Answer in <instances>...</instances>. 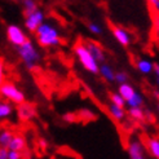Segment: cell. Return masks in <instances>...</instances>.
Wrapping results in <instances>:
<instances>
[{"mask_svg":"<svg viewBox=\"0 0 159 159\" xmlns=\"http://www.w3.org/2000/svg\"><path fill=\"white\" fill-rule=\"evenodd\" d=\"M145 145H146L148 152L154 158L159 159V140L155 137H149V139H146Z\"/></svg>","mask_w":159,"mask_h":159,"instance_id":"16","label":"cell"},{"mask_svg":"<svg viewBox=\"0 0 159 159\" xmlns=\"http://www.w3.org/2000/svg\"><path fill=\"white\" fill-rule=\"evenodd\" d=\"M7 39L8 42H9L13 47H16V48H18V47H21L23 43H25L27 40V35L26 33L23 31L22 27H20L18 25H9L7 27Z\"/></svg>","mask_w":159,"mask_h":159,"instance_id":"5","label":"cell"},{"mask_svg":"<svg viewBox=\"0 0 159 159\" xmlns=\"http://www.w3.org/2000/svg\"><path fill=\"white\" fill-rule=\"evenodd\" d=\"M84 45H85L87 51L91 53V56L96 60V62L98 63V65L105 62L106 56H105V52H104V49H102V47L100 44H97L96 42H92V40H85Z\"/></svg>","mask_w":159,"mask_h":159,"instance_id":"8","label":"cell"},{"mask_svg":"<svg viewBox=\"0 0 159 159\" xmlns=\"http://www.w3.org/2000/svg\"><path fill=\"white\" fill-rule=\"evenodd\" d=\"M80 118H83V119H94L96 116H94V114L92 113L91 110L85 109V110H82L80 111Z\"/></svg>","mask_w":159,"mask_h":159,"instance_id":"26","label":"cell"},{"mask_svg":"<svg viewBox=\"0 0 159 159\" xmlns=\"http://www.w3.org/2000/svg\"><path fill=\"white\" fill-rule=\"evenodd\" d=\"M113 35L115 38V40L122 47H128L131 44V42H132L131 34L127 30L122 29V27H113Z\"/></svg>","mask_w":159,"mask_h":159,"instance_id":"10","label":"cell"},{"mask_svg":"<svg viewBox=\"0 0 159 159\" xmlns=\"http://www.w3.org/2000/svg\"><path fill=\"white\" fill-rule=\"evenodd\" d=\"M129 159H146L145 157V146L139 139H132L127 146Z\"/></svg>","mask_w":159,"mask_h":159,"instance_id":"7","label":"cell"},{"mask_svg":"<svg viewBox=\"0 0 159 159\" xmlns=\"http://www.w3.org/2000/svg\"><path fill=\"white\" fill-rule=\"evenodd\" d=\"M0 97L3 101L13 102L16 105H21L25 102V93H23L17 85L11 82H4L0 85Z\"/></svg>","mask_w":159,"mask_h":159,"instance_id":"4","label":"cell"},{"mask_svg":"<svg viewBox=\"0 0 159 159\" xmlns=\"http://www.w3.org/2000/svg\"><path fill=\"white\" fill-rule=\"evenodd\" d=\"M154 74H155V83L159 89V63H154Z\"/></svg>","mask_w":159,"mask_h":159,"instance_id":"30","label":"cell"},{"mask_svg":"<svg viewBox=\"0 0 159 159\" xmlns=\"http://www.w3.org/2000/svg\"><path fill=\"white\" fill-rule=\"evenodd\" d=\"M63 120L67 122V123H74L76 120V115L74 113H66V114H63Z\"/></svg>","mask_w":159,"mask_h":159,"instance_id":"28","label":"cell"},{"mask_svg":"<svg viewBox=\"0 0 159 159\" xmlns=\"http://www.w3.org/2000/svg\"><path fill=\"white\" fill-rule=\"evenodd\" d=\"M128 79H129V76H128V74H127L125 71H116V73H115V80L114 82H116L119 85H120V84L128 83Z\"/></svg>","mask_w":159,"mask_h":159,"instance_id":"24","label":"cell"},{"mask_svg":"<svg viewBox=\"0 0 159 159\" xmlns=\"http://www.w3.org/2000/svg\"><path fill=\"white\" fill-rule=\"evenodd\" d=\"M128 114L133 120L137 122H144L145 120V111L142 110V107L139 109H128Z\"/></svg>","mask_w":159,"mask_h":159,"instance_id":"21","label":"cell"},{"mask_svg":"<svg viewBox=\"0 0 159 159\" xmlns=\"http://www.w3.org/2000/svg\"><path fill=\"white\" fill-rule=\"evenodd\" d=\"M149 5H150V8H152V9L154 11V13L159 17V0H150Z\"/></svg>","mask_w":159,"mask_h":159,"instance_id":"27","label":"cell"},{"mask_svg":"<svg viewBox=\"0 0 159 159\" xmlns=\"http://www.w3.org/2000/svg\"><path fill=\"white\" fill-rule=\"evenodd\" d=\"M154 25H155V30H157V33L159 34V17L157 16L155 20H154Z\"/></svg>","mask_w":159,"mask_h":159,"instance_id":"32","label":"cell"},{"mask_svg":"<svg viewBox=\"0 0 159 159\" xmlns=\"http://www.w3.org/2000/svg\"><path fill=\"white\" fill-rule=\"evenodd\" d=\"M13 106L7 101L0 100V120H5V119H9L13 114Z\"/></svg>","mask_w":159,"mask_h":159,"instance_id":"17","label":"cell"},{"mask_svg":"<svg viewBox=\"0 0 159 159\" xmlns=\"http://www.w3.org/2000/svg\"><path fill=\"white\" fill-rule=\"evenodd\" d=\"M4 78H5V65H4V60L0 58V85L4 83Z\"/></svg>","mask_w":159,"mask_h":159,"instance_id":"25","label":"cell"},{"mask_svg":"<svg viewBox=\"0 0 159 159\" xmlns=\"http://www.w3.org/2000/svg\"><path fill=\"white\" fill-rule=\"evenodd\" d=\"M17 115L21 120H31L36 115L35 106L30 102H23V104L17 106Z\"/></svg>","mask_w":159,"mask_h":159,"instance_id":"9","label":"cell"},{"mask_svg":"<svg viewBox=\"0 0 159 159\" xmlns=\"http://www.w3.org/2000/svg\"><path fill=\"white\" fill-rule=\"evenodd\" d=\"M38 43L44 48L57 47L61 44V34L58 29L51 22H44L35 31Z\"/></svg>","mask_w":159,"mask_h":159,"instance_id":"1","label":"cell"},{"mask_svg":"<svg viewBox=\"0 0 159 159\" xmlns=\"http://www.w3.org/2000/svg\"><path fill=\"white\" fill-rule=\"evenodd\" d=\"M8 159H22V153L18 152H8Z\"/></svg>","mask_w":159,"mask_h":159,"instance_id":"29","label":"cell"},{"mask_svg":"<svg viewBox=\"0 0 159 159\" xmlns=\"http://www.w3.org/2000/svg\"><path fill=\"white\" fill-rule=\"evenodd\" d=\"M17 53L20 56V58L22 60L23 65L26 66V69L31 70V71L39 65V62L42 60V56L39 53L38 48L34 45V43L31 42L30 39H27L21 47H18Z\"/></svg>","mask_w":159,"mask_h":159,"instance_id":"2","label":"cell"},{"mask_svg":"<svg viewBox=\"0 0 159 159\" xmlns=\"http://www.w3.org/2000/svg\"><path fill=\"white\" fill-rule=\"evenodd\" d=\"M154 96H157V97H159V92H157V91H154Z\"/></svg>","mask_w":159,"mask_h":159,"instance_id":"33","label":"cell"},{"mask_svg":"<svg viewBox=\"0 0 159 159\" xmlns=\"http://www.w3.org/2000/svg\"><path fill=\"white\" fill-rule=\"evenodd\" d=\"M8 152H9L8 149L0 148V159H8Z\"/></svg>","mask_w":159,"mask_h":159,"instance_id":"31","label":"cell"},{"mask_svg":"<svg viewBox=\"0 0 159 159\" xmlns=\"http://www.w3.org/2000/svg\"><path fill=\"white\" fill-rule=\"evenodd\" d=\"M25 149H26V139H25V136H23V134H14V137L12 139L9 146H8V150H11V152L22 153Z\"/></svg>","mask_w":159,"mask_h":159,"instance_id":"11","label":"cell"},{"mask_svg":"<svg viewBox=\"0 0 159 159\" xmlns=\"http://www.w3.org/2000/svg\"><path fill=\"white\" fill-rule=\"evenodd\" d=\"M110 101L113 105H116L119 107H125V101L123 100V97L118 92H114V93L110 94Z\"/></svg>","mask_w":159,"mask_h":159,"instance_id":"22","label":"cell"},{"mask_svg":"<svg viewBox=\"0 0 159 159\" xmlns=\"http://www.w3.org/2000/svg\"><path fill=\"white\" fill-rule=\"evenodd\" d=\"M107 110H109L110 115L113 116V119H115L116 122H123L124 119H125L127 113H125V109H124V107H119V106H116V105L110 104L109 107H107Z\"/></svg>","mask_w":159,"mask_h":159,"instance_id":"14","label":"cell"},{"mask_svg":"<svg viewBox=\"0 0 159 159\" xmlns=\"http://www.w3.org/2000/svg\"><path fill=\"white\" fill-rule=\"evenodd\" d=\"M14 134L16 133H13L11 129H8V128H4V129L0 131V148L8 149L12 139L14 137Z\"/></svg>","mask_w":159,"mask_h":159,"instance_id":"19","label":"cell"},{"mask_svg":"<svg viewBox=\"0 0 159 159\" xmlns=\"http://www.w3.org/2000/svg\"><path fill=\"white\" fill-rule=\"evenodd\" d=\"M45 22V14L43 11L38 9L36 12H34L33 14H30L29 17L25 18V29L29 33H35L38 30V27Z\"/></svg>","mask_w":159,"mask_h":159,"instance_id":"6","label":"cell"},{"mask_svg":"<svg viewBox=\"0 0 159 159\" xmlns=\"http://www.w3.org/2000/svg\"><path fill=\"white\" fill-rule=\"evenodd\" d=\"M136 67H137V70L140 71L141 74L149 75V74L153 73V70H154V63L150 61V60L141 58V60H139V61L136 62Z\"/></svg>","mask_w":159,"mask_h":159,"instance_id":"13","label":"cell"},{"mask_svg":"<svg viewBox=\"0 0 159 159\" xmlns=\"http://www.w3.org/2000/svg\"><path fill=\"white\" fill-rule=\"evenodd\" d=\"M87 27H88L89 33L93 34V35L101 36L102 34H104V29L101 27V25H98V23H96V22H89L88 25H87Z\"/></svg>","mask_w":159,"mask_h":159,"instance_id":"23","label":"cell"},{"mask_svg":"<svg viewBox=\"0 0 159 159\" xmlns=\"http://www.w3.org/2000/svg\"><path fill=\"white\" fill-rule=\"evenodd\" d=\"M118 93L123 97L124 101H128L134 93H136V89L133 88V85L129 83H125V84H120L118 87Z\"/></svg>","mask_w":159,"mask_h":159,"instance_id":"15","label":"cell"},{"mask_svg":"<svg viewBox=\"0 0 159 159\" xmlns=\"http://www.w3.org/2000/svg\"><path fill=\"white\" fill-rule=\"evenodd\" d=\"M22 7H23V16H25V18L39 9L36 2H34V0H23Z\"/></svg>","mask_w":159,"mask_h":159,"instance_id":"20","label":"cell"},{"mask_svg":"<svg viewBox=\"0 0 159 159\" xmlns=\"http://www.w3.org/2000/svg\"><path fill=\"white\" fill-rule=\"evenodd\" d=\"M74 53L76 56L78 61L80 62V65L88 71L91 74H98V69H100V65L96 62L91 53L87 51L84 43H78L75 47H74Z\"/></svg>","mask_w":159,"mask_h":159,"instance_id":"3","label":"cell"},{"mask_svg":"<svg viewBox=\"0 0 159 159\" xmlns=\"http://www.w3.org/2000/svg\"><path fill=\"white\" fill-rule=\"evenodd\" d=\"M142 105H144V97L137 91L128 101H125V106H128V109H139L142 107Z\"/></svg>","mask_w":159,"mask_h":159,"instance_id":"18","label":"cell"},{"mask_svg":"<svg viewBox=\"0 0 159 159\" xmlns=\"http://www.w3.org/2000/svg\"><path fill=\"white\" fill-rule=\"evenodd\" d=\"M158 111H159V104H158Z\"/></svg>","mask_w":159,"mask_h":159,"instance_id":"34","label":"cell"},{"mask_svg":"<svg viewBox=\"0 0 159 159\" xmlns=\"http://www.w3.org/2000/svg\"><path fill=\"white\" fill-rule=\"evenodd\" d=\"M98 74L101 75V78L104 79V80H106L109 83H113L115 80V71L106 62H104V63H101V65H100Z\"/></svg>","mask_w":159,"mask_h":159,"instance_id":"12","label":"cell"}]
</instances>
